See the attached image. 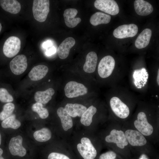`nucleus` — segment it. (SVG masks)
I'll return each instance as SVG.
<instances>
[{"mask_svg":"<svg viewBox=\"0 0 159 159\" xmlns=\"http://www.w3.org/2000/svg\"><path fill=\"white\" fill-rule=\"evenodd\" d=\"M32 10L34 17L37 21L39 22L44 21L49 11V1L34 0Z\"/></svg>","mask_w":159,"mask_h":159,"instance_id":"obj_1","label":"nucleus"},{"mask_svg":"<svg viewBox=\"0 0 159 159\" xmlns=\"http://www.w3.org/2000/svg\"><path fill=\"white\" fill-rule=\"evenodd\" d=\"M20 48L21 41L19 38L15 36H11L4 42L2 51L6 57L11 58L18 53Z\"/></svg>","mask_w":159,"mask_h":159,"instance_id":"obj_2","label":"nucleus"},{"mask_svg":"<svg viewBox=\"0 0 159 159\" xmlns=\"http://www.w3.org/2000/svg\"><path fill=\"white\" fill-rule=\"evenodd\" d=\"M81 143L77 144V148L82 158L83 159H94L97 152L89 139L83 138L81 140Z\"/></svg>","mask_w":159,"mask_h":159,"instance_id":"obj_3","label":"nucleus"},{"mask_svg":"<svg viewBox=\"0 0 159 159\" xmlns=\"http://www.w3.org/2000/svg\"><path fill=\"white\" fill-rule=\"evenodd\" d=\"M115 65V60L112 56L107 55L102 58L98 66V72L99 76L105 78L112 74Z\"/></svg>","mask_w":159,"mask_h":159,"instance_id":"obj_4","label":"nucleus"},{"mask_svg":"<svg viewBox=\"0 0 159 159\" xmlns=\"http://www.w3.org/2000/svg\"><path fill=\"white\" fill-rule=\"evenodd\" d=\"M64 90L65 96L68 98H72L86 94L88 90L83 84L71 81L66 84Z\"/></svg>","mask_w":159,"mask_h":159,"instance_id":"obj_5","label":"nucleus"},{"mask_svg":"<svg viewBox=\"0 0 159 159\" xmlns=\"http://www.w3.org/2000/svg\"><path fill=\"white\" fill-rule=\"evenodd\" d=\"M110 105L114 113L119 118L125 119L130 114L128 107L117 97H113L110 100Z\"/></svg>","mask_w":159,"mask_h":159,"instance_id":"obj_6","label":"nucleus"},{"mask_svg":"<svg viewBox=\"0 0 159 159\" xmlns=\"http://www.w3.org/2000/svg\"><path fill=\"white\" fill-rule=\"evenodd\" d=\"M134 125L138 131L144 135H150L153 132V127L148 122L146 115L143 112L138 113L137 119L135 121Z\"/></svg>","mask_w":159,"mask_h":159,"instance_id":"obj_7","label":"nucleus"},{"mask_svg":"<svg viewBox=\"0 0 159 159\" xmlns=\"http://www.w3.org/2000/svg\"><path fill=\"white\" fill-rule=\"evenodd\" d=\"M138 31V27L135 24H124L115 29L113 31V35L118 39L131 37L135 36Z\"/></svg>","mask_w":159,"mask_h":159,"instance_id":"obj_8","label":"nucleus"},{"mask_svg":"<svg viewBox=\"0 0 159 159\" xmlns=\"http://www.w3.org/2000/svg\"><path fill=\"white\" fill-rule=\"evenodd\" d=\"M94 5L97 9L112 15H117L119 12L118 6L113 0H96Z\"/></svg>","mask_w":159,"mask_h":159,"instance_id":"obj_9","label":"nucleus"},{"mask_svg":"<svg viewBox=\"0 0 159 159\" xmlns=\"http://www.w3.org/2000/svg\"><path fill=\"white\" fill-rule=\"evenodd\" d=\"M9 66L11 71L14 74L18 75L22 74L27 67L26 56L24 54L16 56L10 61Z\"/></svg>","mask_w":159,"mask_h":159,"instance_id":"obj_10","label":"nucleus"},{"mask_svg":"<svg viewBox=\"0 0 159 159\" xmlns=\"http://www.w3.org/2000/svg\"><path fill=\"white\" fill-rule=\"evenodd\" d=\"M105 140L107 143H115L117 147L121 149L124 148L128 143L124 132L116 129L111 131L110 135L106 137Z\"/></svg>","mask_w":159,"mask_h":159,"instance_id":"obj_11","label":"nucleus"},{"mask_svg":"<svg viewBox=\"0 0 159 159\" xmlns=\"http://www.w3.org/2000/svg\"><path fill=\"white\" fill-rule=\"evenodd\" d=\"M128 143L134 146H140L145 145L146 139L140 132L138 131L128 129L125 133Z\"/></svg>","mask_w":159,"mask_h":159,"instance_id":"obj_12","label":"nucleus"},{"mask_svg":"<svg viewBox=\"0 0 159 159\" xmlns=\"http://www.w3.org/2000/svg\"><path fill=\"white\" fill-rule=\"evenodd\" d=\"M22 138L20 135L11 139L9 143V148L12 155L20 157L25 155L26 150L22 145Z\"/></svg>","mask_w":159,"mask_h":159,"instance_id":"obj_13","label":"nucleus"},{"mask_svg":"<svg viewBox=\"0 0 159 159\" xmlns=\"http://www.w3.org/2000/svg\"><path fill=\"white\" fill-rule=\"evenodd\" d=\"M77 13V10L74 8H69L64 10L63 16L65 24L67 27L74 28L81 21L80 18H75Z\"/></svg>","mask_w":159,"mask_h":159,"instance_id":"obj_14","label":"nucleus"},{"mask_svg":"<svg viewBox=\"0 0 159 159\" xmlns=\"http://www.w3.org/2000/svg\"><path fill=\"white\" fill-rule=\"evenodd\" d=\"M74 38L69 37L65 39L60 44L57 49L58 54L61 59L66 58L68 56L70 49L75 45Z\"/></svg>","mask_w":159,"mask_h":159,"instance_id":"obj_15","label":"nucleus"},{"mask_svg":"<svg viewBox=\"0 0 159 159\" xmlns=\"http://www.w3.org/2000/svg\"><path fill=\"white\" fill-rule=\"evenodd\" d=\"M134 7L136 12L139 15L147 16L150 14L153 9L151 4L143 0H136L134 2Z\"/></svg>","mask_w":159,"mask_h":159,"instance_id":"obj_16","label":"nucleus"},{"mask_svg":"<svg viewBox=\"0 0 159 159\" xmlns=\"http://www.w3.org/2000/svg\"><path fill=\"white\" fill-rule=\"evenodd\" d=\"M0 6L4 11L12 14L18 13L21 9L20 4L15 0H0Z\"/></svg>","mask_w":159,"mask_h":159,"instance_id":"obj_17","label":"nucleus"},{"mask_svg":"<svg viewBox=\"0 0 159 159\" xmlns=\"http://www.w3.org/2000/svg\"><path fill=\"white\" fill-rule=\"evenodd\" d=\"M49 70L47 67L44 65H39L33 67L29 72L28 76L33 81L40 80L47 74Z\"/></svg>","mask_w":159,"mask_h":159,"instance_id":"obj_18","label":"nucleus"},{"mask_svg":"<svg viewBox=\"0 0 159 159\" xmlns=\"http://www.w3.org/2000/svg\"><path fill=\"white\" fill-rule=\"evenodd\" d=\"M152 31L150 29H144L137 38L135 42V45L138 49L145 48L149 44L151 36Z\"/></svg>","mask_w":159,"mask_h":159,"instance_id":"obj_19","label":"nucleus"},{"mask_svg":"<svg viewBox=\"0 0 159 159\" xmlns=\"http://www.w3.org/2000/svg\"><path fill=\"white\" fill-rule=\"evenodd\" d=\"M96 53L94 52H89L86 55V61L83 66V70L85 72L91 73L95 70L97 61Z\"/></svg>","mask_w":159,"mask_h":159,"instance_id":"obj_20","label":"nucleus"},{"mask_svg":"<svg viewBox=\"0 0 159 159\" xmlns=\"http://www.w3.org/2000/svg\"><path fill=\"white\" fill-rule=\"evenodd\" d=\"M64 108L68 114L72 117H81L87 109L83 105L77 103H67Z\"/></svg>","mask_w":159,"mask_h":159,"instance_id":"obj_21","label":"nucleus"},{"mask_svg":"<svg viewBox=\"0 0 159 159\" xmlns=\"http://www.w3.org/2000/svg\"><path fill=\"white\" fill-rule=\"evenodd\" d=\"M57 113L61 122L62 128L65 131L71 128L73 126V121L71 116L65 108L62 107L59 108Z\"/></svg>","mask_w":159,"mask_h":159,"instance_id":"obj_22","label":"nucleus"},{"mask_svg":"<svg viewBox=\"0 0 159 159\" xmlns=\"http://www.w3.org/2000/svg\"><path fill=\"white\" fill-rule=\"evenodd\" d=\"M54 92L52 88H48L44 91H38L35 93L34 99L37 102L45 104L51 99Z\"/></svg>","mask_w":159,"mask_h":159,"instance_id":"obj_23","label":"nucleus"},{"mask_svg":"<svg viewBox=\"0 0 159 159\" xmlns=\"http://www.w3.org/2000/svg\"><path fill=\"white\" fill-rule=\"evenodd\" d=\"M110 20L111 16L110 15L101 12H97L92 15L90 21L92 25L96 26L101 24L108 23Z\"/></svg>","mask_w":159,"mask_h":159,"instance_id":"obj_24","label":"nucleus"},{"mask_svg":"<svg viewBox=\"0 0 159 159\" xmlns=\"http://www.w3.org/2000/svg\"><path fill=\"white\" fill-rule=\"evenodd\" d=\"M96 108L93 105L90 106L81 117V122L85 126H89L92 122L93 116L97 112Z\"/></svg>","mask_w":159,"mask_h":159,"instance_id":"obj_25","label":"nucleus"},{"mask_svg":"<svg viewBox=\"0 0 159 159\" xmlns=\"http://www.w3.org/2000/svg\"><path fill=\"white\" fill-rule=\"evenodd\" d=\"M35 139L39 142H45L49 140L51 137V132L47 128H43L35 131L34 133Z\"/></svg>","mask_w":159,"mask_h":159,"instance_id":"obj_26","label":"nucleus"},{"mask_svg":"<svg viewBox=\"0 0 159 159\" xmlns=\"http://www.w3.org/2000/svg\"><path fill=\"white\" fill-rule=\"evenodd\" d=\"M21 125L20 122L16 118V115L12 114L10 116L3 120L1 126L4 128H11L16 129L19 128Z\"/></svg>","mask_w":159,"mask_h":159,"instance_id":"obj_27","label":"nucleus"},{"mask_svg":"<svg viewBox=\"0 0 159 159\" xmlns=\"http://www.w3.org/2000/svg\"><path fill=\"white\" fill-rule=\"evenodd\" d=\"M15 107L14 104L11 102L4 104L2 110L0 112V120L3 121L11 115Z\"/></svg>","mask_w":159,"mask_h":159,"instance_id":"obj_28","label":"nucleus"},{"mask_svg":"<svg viewBox=\"0 0 159 159\" xmlns=\"http://www.w3.org/2000/svg\"><path fill=\"white\" fill-rule=\"evenodd\" d=\"M32 110L37 113L39 117L42 119H45L49 116L47 110L43 107L42 104L41 103L36 102L32 105Z\"/></svg>","mask_w":159,"mask_h":159,"instance_id":"obj_29","label":"nucleus"},{"mask_svg":"<svg viewBox=\"0 0 159 159\" xmlns=\"http://www.w3.org/2000/svg\"><path fill=\"white\" fill-rule=\"evenodd\" d=\"M14 100L11 95L4 87L0 88V101L3 103L11 102Z\"/></svg>","mask_w":159,"mask_h":159,"instance_id":"obj_30","label":"nucleus"},{"mask_svg":"<svg viewBox=\"0 0 159 159\" xmlns=\"http://www.w3.org/2000/svg\"><path fill=\"white\" fill-rule=\"evenodd\" d=\"M48 159H70L67 155L62 153L52 152L48 156Z\"/></svg>","mask_w":159,"mask_h":159,"instance_id":"obj_31","label":"nucleus"},{"mask_svg":"<svg viewBox=\"0 0 159 159\" xmlns=\"http://www.w3.org/2000/svg\"><path fill=\"white\" fill-rule=\"evenodd\" d=\"M116 156L115 153L112 151H109L102 154L99 159H115Z\"/></svg>","mask_w":159,"mask_h":159,"instance_id":"obj_32","label":"nucleus"},{"mask_svg":"<svg viewBox=\"0 0 159 159\" xmlns=\"http://www.w3.org/2000/svg\"><path fill=\"white\" fill-rule=\"evenodd\" d=\"M55 49L54 48H52L49 49L47 51V54H51V53L52 54L55 51Z\"/></svg>","mask_w":159,"mask_h":159,"instance_id":"obj_33","label":"nucleus"},{"mask_svg":"<svg viewBox=\"0 0 159 159\" xmlns=\"http://www.w3.org/2000/svg\"><path fill=\"white\" fill-rule=\"evenodd\" d=\"M51 45V43L50 42H47L44 44V47H48Z\"/></svg>","mask_w":159,"mask_h":159,"instance_id":"obj_34","label":"nucleus"},{"mask_svg":"<svg viewBox=\"0 0 159 159\" xmlns=\"http://www.w3.org/2000/svg\"><path fill=\"white\" fill-rule=\"evenodd\" d=\"M157 82L158 86L159 85V69H158L157 77Z\"/></svg>","mask_w":159,"mask_h":159,"instance_id":"obj_35","label":"nucleus"},{"mask_svg":"<svg viewBox=\"0 0 159 159\" xmlns=\"http://www.w3.org/2000/svg\"><path fill=\"white\" fill-rule=\"evenodd\" d=\"M3 26L1 22L0 21V33L2 29Z\"/></svg>","mask_w":159,"mask_h":159,"instance_id":"obj_36","label":"nucleus"},{"mask_svg":"<svg viewBox=\"0 0 159 159\" xmlns=\"http://www.w3.org/2000/svg\"><path fill=\"white\" fill-rule=\"evenodd\" d=\"M3 152V150L2 149L0 148V155H2Z\"/></svg>","mask_w":159,"mask_h":159,"instance_id":"obj_37","label":"nucleus"},{"mask_svg":"<svg viewBox=\"0 0 159 159\" xmlns=\"http://www.w3.org/2000/svg\"><path fill=\"white\" fill-rule=\"evenodd\" d=\"M1 133H0V145L1 143Z\"/></svg>","mask_w":159,"mask_h":159,"instance_id":"obj_38","label":"nucleus"},{"mask_svg":"<svg viewBox=\"0 0 159 159\" xmlns=\"http://www.w3.org/2000/svg\"><path fill=\"white\" fill-rule=\"evenodd\" d=\"M0 159H4L2 155H0Z\"/></svg>","mask_w":159,"mask_h":159,"instance_id":"obj_39","label":"nucleus"}]
</instances>
